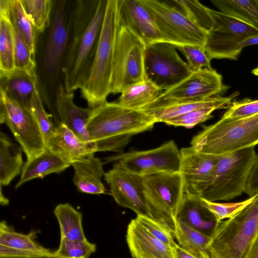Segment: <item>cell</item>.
Listing matches in <instances>:
<instances>
[{
    "instance_id": "obj_5",
    "label": "cell",
    "mask_w": 258,
    "mask_h": 258,
    "mask_svg": "<svg viewBox=\"0 0 258 258\" xmlns=\"http://www.w3.org/2000/svg\"><path fill=\"white\" fill-rule=\"evenodd\" d=\"M257 235L258 192L236 215L217 223L208 249L212 258H248Z\"/></svg>"
},
{
    "instance_id": "obj_25",
    "label": "cell",
    "mask_w": 258,
    "mask_h": 258,
    "mask_svg": "<svg viewBox=\"0 0 258 258\" xmlns=\"http://www.w3.org/2000/svg\"><path fill=\"white\" fill-rule=\"evenodd\" d=\"M71 165L48 148L39 156L27 161L23 167L21 177L15 186L18 188L25 182L47 175L60 173Z\"/></svg>"
},
{
    "instance_id": "obj_10",
    "label": "cell",
    "mask_w": 258,
    "mask_h": 258,
    "mask_svg": "<svg viewBox=\"0 0 258 258\" xmlns=\"http://www.w3.org/2000/svg\"><path fill=\"white\" fill-rule=\"evenodd\" d=\"M144 64L145 79L160 91L173 88L192 73L176 47L165 41L146 46Z\"/></svg>"
},
{
    "instance_id": "obj_26",
    "label": "cell",
    "mask_w": 258,
    "mask_h": 258,
    "mask_svg": "<svg viewBox=\"0 0 258 258\" xmlns=\"http://www.w3.org/2000/svg\"><path fill=\"white\" fill-rule=\"evenodd\" d=\"M246 38L227 32L210 30L207 32L205 49L210 60H236L244 48L242 43Z\"/></svg>"
},
{
    "instance_id": "obj_7",
    "label": "cell",
    "mask_w": 258,
    "mask_h": 258,
    "mask_svg": "<svg viewBox=\"0 0 258 258\" xmlns=\"http://www.w3.org/2000/svg\"><path fill=\"white\" fill-rule=\"evenodd\" d=\"M146 46L141 39L119 23L112 61L111 93H121L128 86L145 80Z\"/></svg>"
},
{
    "instance_id": "obj_13",
    "label": "cell",
    "mask_w": 258,
    "mask_h": 258,
    "mask_svg": "<svg viewBox=\"0 0 258 258\" xmlns=\"http://www.w3.org/2000/svg\"><path fill=\"white\" fill-rule=\"evenodd\" d=\"M228 88L223 83L220 74L213 69L204 68L192 72L175 86L161 93L152 103L142 110L173 102L220 96Z\"/></svg>"
},
{
    "instance_id": "obj_12",
    "label": "cell",
    "mask_w": 258,
    "mask_h": 258,
    "mask_svg": "<svg viewBox=\"0 0 258 258\" xmlns=\"http://www.w3.org/2000/svg\"><path fill=\"white\" fill-rule=\"evenodd\" d=\"M0 123L6 124L29 161L45 149L44 139L32 113L0 90Z\"/></svg>"
},
{
    "instance_id": "obj_39",
    "label": "cell",
    "mask_w": 258,
    "mask_h": 258,
    "mask_svg": "<svg viewBox=\"0 0 258 258\" xmlns=\"http://www.w3.org/2000/svg\"><path fill=\"white\" fill-rule=\"evenodd\" d=\"M135 219L150 234L173 249L177 245L173 231L166 225L148 216L137 215Z\"/></svg>"
},
{
    "instance_id": "obj_48",
    "label": "cell",
    "mask_w": 258,
    "mask_h": 258,
    "mask_svg": "<svg viewBox=\"0 0 258 258\" xmlns=\"http://www.w3.org/2000/svg\"><path fill=\"white\" fill-rule=\"evenodd\" d=\"M248 258H258V235L250 248Z\"/></svg>"
},
{
    "instance_id": "obj_20",
    "label": "cell",
    "mask_w": 258,
    "mask_h": 258,
    "mask_svg": "<svg viewBox=\"0 0 258 258\" xmlns=\"http://www.w3.org/2000/svg\"><path fill=\"white\" fill-rule=\"evenodd\" d=\"M0 90L31 112L33 97L38 91L35 71L15 68L11 72L0 74Z\"/></svg>"
},
{
    "instance_id": "obj_28",
    "label": "cell",
    "mask_w": 258,
    "mask_h": 258,
    "mask_svg": "<svg viewBox=\"0 0 258 258\" xmlns=\"http://www.w3.org/2000/svg\"><path fill=\"white\" fill-rule=\"evenodd\" d=\"M14 27L9 17V7L0 6V74L15 69Z\"/></svg>"
},
{
    "instance_id": "obj_3",
    "label": "cell",
    "mask_w": 258,
    "mask_h": 258,
    "mask_svg": "<svg viewBox=\"0 0 258 258\" xmlns=\"http://www.w3.org/2000/svg\"><path fill=\"white\" fill-rule=\"evenodd\" d=\"M119 26L118 0H107L103 25L92 65L80 89L89 108L106 102L111 93L114 44Z\"/></svg>"
},
{
    "instance_id": "obj_14",
    "label": "cell",
    "mask_w": 258,
    "mask_h": 258,
    "mask_svg": "<svg viewBox=\"0 0 258 258\" xmlns=\"http://www.w3.org/2000/svg\"><path fill=\"white\" fill-rule=\"evenodd\" d=\"M104 178L118 205L132 210L137 215L151 217L144 194L143 176L113 166L104 173Z\"/></svg>"
},
{
    "instance_id": "obj_43",
    "label": "cell",
    "mask_w": 258,
    "mask_h": 258,
    "mask_svg": "<svg viewBox=\"0 0 258 258\" xmlns=\"http://www.w3.org/2000/svg\"><path fill=\"white\" fill-rule=\"evenodd\" d=\"M216 110L214 108H201L178 115L171 118L164 123L167 125L175 126H183L187 128L194 127L197 124L204 122L213 117V111Z\"/></svg>"
},
{
    "instance_id": "obj_35",
    "label": "cell",
    "mask_w": 258,
    "mask_h": 258,
    "mask_svg": "<svg viewBox=\"0 0 258 258\" xmlns=\"http://www.w3.org/2000/svg\"><path fill=\"white\" fill-rule=\"evenodd\" d=\"M9 17L13 26L17 29L34 56L35 28L25 13L21 0L10 1Z\"/></svg>"
},
{
    "instance_id": "obj_21",
    "label": "cell",
    "mask_w": 258,
    "mask_h": 258,
    "mask_svg": "<svg viewBox=\"0 0 258 258\" xmlns=\"http://www.w3.org/2000/svg\"><path fill=\"white\" fill-rule=\"evenodd\" d=\"M46 148L71 164L96 152L74 132L60 122L55 126Z\"/></svg>"
},
{
    "instance_id": "obj_50",
    "label": "cell",
    "mask_w": 258,
    "mask_h": 258,
    "mask_svg": "<svg viewBox=\"0 0 258 258\" xmlns=\"http://www.w3.org/2000/svg\"><path fill=\"white\" fill-rule=\"evenodd\" d=\"M252 73L253 75L258 76V67L252 71Z\"/></svg>"
},
{
    "instance_id": "obj_24",
    "label": "cell",
    "mask_w": 258,
    "mask_h": 258,
    "mask_svg": "<svg viewBox=\"0 0 258 258\" xmlns=\"http://www.w3.org/2000/svg\"><path fill=\"white\" fill-rule=\"evenodd\" d=\"M68 40V32L61 8L55 12L51 23L44 61L47 72L54 73L62 57Z\"/></svg>"
},
{
    "instance_id": "obj_49",
    "label": "cell",
    "mask_w": 258,
    "mask_h": 258,
    "mask_svg": "<svg viewBox=\"0 0 258 258\" xmlns=\"http://www.w3.org/2000/svg\"><path fill=\"white\" fill-rule=\"evenodd\" d=\"M255 44H258V35L246 38L242 43L243 47Z\"/></svg>"
},
{
    "instance_id": "obj_2",
    "label": "cell",
    "mask_w": 258,
    "mask_h": 258,
    "mask_svg": "<svg viewBox=\"0 0 258 258\" xmlns=\"http://www.w3.org/2000/svg\"><path fill=\"white\" fill-rule=\"evenodd\" d=\"M155 119L143 110L105 102L92 109L87 130L96 152H121L133 136L151 130Z\"/></svg>"
},
{
    "instance_id": "obj_36",
    "label": "cell",
    "mask_w": 258,
    "mask_h": 258,
    "mask_svg": "<svg viewBox=\"0 0 258 258\" xmlns=\"http://www.w3.org/2000/svg\"><path fill=\"white\" fill-rule=\"evenodd\" d=\"M25 13L35 29L42 32L50 24L51 0H21Z\"/></svg>"
},
{
    "instance_id": "obj_1",
    "label": "cell",
    "mask_w": 258,
    "mask_h": 258,
    "mask_svg": "<svg viewBox=\"0 0 258 258\" xmlns=\"http://www.w3.org/2000/svg\"><path fill=\"white\" fill-rule=\"evenodd\" d=\"M107 0L78 1L74 12L73 39L62 67L68 92L80 89L96 51Z\"/></svg>"
},
{
    "instance_id": "obj_37",
    "label": "cell",
    "mask_w": 258,
    "mask_h": 258,
    "mask_svg": "<svg viewBox=\"0 0 258 258\" xmlns=\"http://www.w3.org/2000/svg\"><path fill=\"white\" fill-rule=\"evenodd\" d=\"M96 250V245L84 241H73L60 238L57 250L53 258H89Z\"/></svg>"
},
{
    "instance_id": "obj_41",
    "label": "cell",
    "mask_w": 258,
    "mask_h": 258,
    "mask_svg": "<svg viewBox=\"0 0 258 258\" xmlns=\"http://www.w3.org/2000/svg\"><path fill=\"white\" fill-rule=\"evenodd\" d=\"M176 47L186 58L187 66L191 72L204 68L213 69L211 66V60L207 55L205 47L196 45Z\"/></svg>"
},
{
    "instance_id": "obj_33",
    "label": "cell",
    "mask_w": 258,
    "mask_h": 258,
    "mask_svg": "<svg viewBox=\"0 0 258 258\" xmlns=\"http://www.w3.org/2000/svg\"><path fill=\"white\" fill-rule=\"evenodd\" d=\"M207 11L210 22L208 31L218 30L246 38L258 35L257 29L236 18L209 8Z\"/></svg>"
},
{
    "instance_id": "obj_31",
    "label": "cell",
    "mask_w": 258,
    "mask_h": 258,
    "mask_svg": "<svg viewBox=\"0 0 258 258\" xmlns=\"http://www.w3.org/2000/svg\"><path fill=\"white\" fill-rule=\"evenodd\" d=\"M60 228V238L73 241L87 240L82 227V214L69 203L59 204L54 211Z\"/></svg>"
},
{
    "instance_id": "obj_32",
    "label": "cell",
    "mask_w": 258,
    "mask_h": 258,
    "mask_svg": "<svg viewBox=\"0 0 258 258\" xmlns=\"http://www.w3.org/2000/svg\"><path fill=\"white\" fill-rule=\"evenodd\" d=\"M174 235L178 245L197 258H212L208 249L210 236L177 221Z\"/></svg>"
},
{
    "instance_id": "obj_4",
    "label": "cell",
    "mask_w": 258,
    "mask_h": 258,
    "mask_svg": "<svg viewBox=\"0 0 258 258\" xmlns=\"http://www.w3.org/2000/svg\"><path fill=\"white\" fill-rule=\"evenodd\" d=\"M258 144V113L223 118L205 126L193 137L190 145L197 151L221 156Z\"/></svg>"
},
{
    "instance_id": "obj_34",
    "label": "cell",
    "mask_w": 258,
    "mask_h": 258,
    "mask_svg": "<svg viewBox=\"0 0 258 258\" xmlns=\"http://www.w3.org/2000/svg\"><path fill=\"white\" fill-rule=\"evenodd\" d=\"M221 12L236 18L258 29V1L212 0Z\"/></svg>"
},
{
    "instance_id": "obj_46",
    "label": "cell",
    "mask_w": 258,
    "mask_h": 258,
    "mask_svg": "<svg viewBox=\"0 0 258 258\" xmlns=\"http://www.w3.org/2000/svg\"><path fill=\"white\" fill-rule=\"evenodd\" d=\"M258 192V155L250 173L244 190L248 196L251 197Z\"/></svg>"
},
{
    "instance_id": "obj_15",
    "label": "cell",
    "mask_w": 258,
    "mask_h": 258,
    "mask_svg": "<svg viewBox=\"0 0 258 258\" xmlns=\"http://www.w3.org/2000/svg\"><path fill=\"white\" fill-rule=\"evenodd\" d=\"M219 156L199 152L192 146L180 150V173L184 194L199 195L210 183Z\"/></svg>"
},
{
    "instance_id": "obj_47",
    "label": "cell",
    "mask_w": 258,
    "mask_h": 258,
    "mask_svg": "<svg viewBox=\"0 0 258 258\" xmlns=\"http://www.w3.org/2000/svg\"><path fill=\"white\" fill-rule=\"evenodd\" d=\"M173 250L175 258H197L179 246L178 244Z\"/></svg>"
},
{
    "instance_id": "obj_19",
    "label": "cell",
    "mask_w": 258,
    "mask_h": 258,
    "mask_svg": "<svg viewBox=\"0 0 258 258\" xmlns=\"http://www.w3.org/2000/svg\"><path fill=\"white\" fill-rule=\"evenodd\" d=\"M239 95L234 92L228 97L216 96L202 99H191L169 103L163 105L143 110L152 116L157 122H163L178 115L195 110L214 108L216 109L228 108L233 99Z\"/></svg>"
},
{
    "instance_id": "obj_8",
    "label": "cell",
    "mask_w": 258,
    "mask_h": 258,
    "mask_svg": "<svg viewBox=\"0 0 258 258\" xmlns=\"http://www.w3.org/2000/svg\"><path fill=\"white\" fill-rule=\"evenodd\" d=\"M144 194L151 218L174 232L176 216L184 194L180 172L143 176Z\"/></svg>"
},
{
    "instance_id": "obj_9",
    "label": "cell",
    "mask_w": 258,
    "mask_h": 258,
    "mask_svg": "<svg viewBox=\"0 0 258 258\" xmlns=\"http://www.w3.org/2000/svg\"><path fill=\"white\" fill-rule=\"evenodd\" d=\"M149 12L163 41L175 46L205 47L207 32L166 1L140 0Z\"/></svg>"
},
{
    "instance_id": "obj_40",
    "label": "cell",
    "mask_w": 258,
    "mask_h": 258,
    "mask_svg": "<svg viewBox=\"0 0 258 258\" xmlns=\"http://www.w3.org/2000/svg\"><path fill=\"white\" fill-rule=\"evenodd\" d=\"M31 112L34 117L42 135L45 147L52 137L55 126L51 120V115L45 111L38 91L35 93L32 103Z\"/></svg>"
},
{
    "instance_id": "obj_18",
    "label": "cell",
    "mask_w": 258,
    "mask_h": 258,
    "mask_svg": "<svg viewBox=\"0 0 258 258\" xmlns=\"http://www.w3.org/2000/svg\"><path fill=\"white\" fill-rule=\"evenodd\" d=\"M126 239L133 258H175L172 248L150 234L136 219L128 225Z\"/></svg>"
},
{
    "instance_id": "obj_6",
    "label": "cell",
    "mask_w": 258,
    "mask_h": 258,
    "mask_svg": "<svg viewBox=\"0 0 258 258\" xmlns=\"http://www.w3.org/2000/svg\"><path fill=\"white\" fill-rule=\"evenodd\" d=\"M257 155L254 147L219 156L211 182L199 195L211 202L230 201L244 192Z\"/></svg>"
},
{
    "instance_id": "obj_27",
    "label": "cell",
    "mask_w": 258,
    "mask_h": 258,
    "mask_svg": "<svg viewBox=\"0 0 258 258\" xmlns=\"http://www.w3.org/2000/svg\"><path fill=\"white\" fill-rule=\"evenodd\" d=\"M23 148L14 143L5 134L0 133V185H9L22 172L24 166Z\"/></svg>"
},
{
    "instance_id": "obj_11",
    "label": "cell",
    "mask_w": 258,
    "mask_h": 258,
    "mask_svg": "<svg viewBox=\"0 0 258 258\" xmlns=\"http://www.w3.org/2000/svg\"><path fill=\"white\" fill-rule=\"evenodd\" d=\"M180 150L173 140L151 150L132 151L106 159L114 166L141 176L158 173H177L180 169Z\"/></svg>"
},
{
    "instance_id": "obj_42",
    "label": "cell",
    "mask_w": 258,
    "mask_h": 258,
    "mask_svg": "<svg viewBox=\"0 0 258 258\" xmlns=\"http://www.w3.org/2000/svg\"><path fill=\"white\" fill-rule=\"evenodd\" d=\"M14 27L15 38V68L29 71H35L36 67L34 55L23 38Z\"/></svg>"
},
{
    "instance_id": "obj_44",
    "label": "cell",
    "mask_w": 258,
    "mask_h": 258,
    "mask_svg": "<svg viewBox=\"0 0 258 258\" xmlns=\"http://www.w3.org/2000/svg\"><path fill=\"white\" fill-rule=\"evenodd\" d=\"M257 113H258V99H244L240 101H232L231 105L221 118H241Z\"/></svg>"
},
{
    "instance_id": "obj_23",
    "label": "cell",
    "mask_w": 258,
    "mask_h": 258,
    "mask_svg": "<svg viewBox=\"0 0 258 258\" xmlns=\"http://www.w3.org/2000/svg\"><path fill=\"white\" fill-rule=\"evenodd\" d=\"M94 155L72 163L75 170L73 181L79 192L92 195L104 194L106 188L101 181L105 173L103 163Z\"/></svg>"
},
{
    "instance_id": "obj_45",
    "label": "cell",
    "mask_w": 258,
    "mask_h": 258,
    "mask_svg": "<svg viewBox=\"0 0 258 258\" xmlns=\"http://www.w3.org/2000/svg\"><path fill=\"white\" fill-rule=\"evenodd\" d=\"M0 258H52L32 251L18 249L0 244Z\"/></svg>"
},
{
    "instance_id": "obj_38",
    "label": "cell",
    "mask_w": 258,
    "mask_h": 258,
    "mask_svg": "<svg viewBox=\"0 0 258 258\" xmlns=\"http://www.w3.org/2000/svg\"><path fill=\"white\" fill-rule=\"evenodd\" d=\"M256 194L244 201L230 203L211 202L200 198L203 205L212 214L217 223L236 215L254 200Z\"/></svg>"
},
{
    "instance_id": "obj_30",
    "label": "cell",
    "mask_w": 258,
    "mask_h": 258,
    "mask_svg": "<svg viewBox=\"0 0 258 258\" xmlns=\"http://www.w3.org/2000/svg\"><path fill=\"white\" fill-rule=\"evenodd\" d=\"M160 91L145 79L125 89L121 93L117 103L130 109L141 110L158 97Z\"/></svg>"
},
{
    "instance_id": "obj_29",
    "label": "cell",
    "mask_w": 258,
    "mask_h": 258,
    "mask_svg": "<svg viewBox=\"0 0 258 258\" xmlns=\"http://www.w3.org/2000/svg\"><path fill=\"white\" fill-rule=\"evenodd\" d=\"M37 231L31 230L24 234L16 231L6 222L0 223V244L10 247L32 251L53 258V253L50 249L40 245L35 239Z\"/></svg>"
},
{
    "instance_id": "obj_17",
    "label": "cell",
    "mask_w": 258,
    "mask_h": 258,
    "mask_svg": "<svg viewBox=\"0 0 258 258\" xmlns=\"http://www.w3.org/2000/svg\"><path fill=\"white\" fill-rule=\"evenodd\" d=\"M74 92H68L62 84L56 90L55 105L60 122L65 124L96 152L87 130L92 109L81 108L74 102Z\"/></svg>"
},
{
    "instance_id": "obj_16",
    "label": "cell",
    "mask_w": 258,
    "mask_h": 258,
    "mask_svg": "<svg viewBox=\"0 0 258 258\" xmlns=\"http://www.w3.org/2000/svg\"><path fill=\"white\" fill-rule=\"evenodd\" d=\"M119 25L128 29L147 45L164 41L149 12L140 0H118Z\"/></svg>"
},
{
    "instance_id": "obj_22",
    "label": "cell",
    "mask_w": 258,
    "mask_h": 258,
    "mask_svg": "<svg viewBox=\"0 0 258 258\" xmlns=\"http://www.w3.org/2000/svg\"><path fill=\"white\" fill-rule=\"evenodd\" d=\"M176 221L210 237L217 224L214 216L202 204L199 195L186 194L179 208Z\"/></svg>"
}]
</instances>
